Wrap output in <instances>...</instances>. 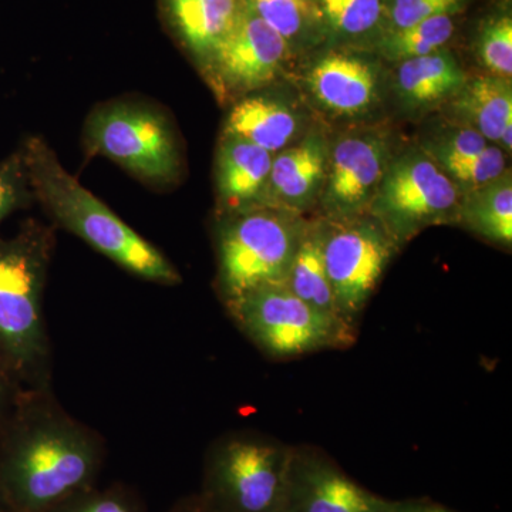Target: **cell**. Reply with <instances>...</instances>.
I'll list each match as a JSON object with an SVG mask.
<instances>
[{
  "mask_svg": "<svg viewBox=\"0 0 512 512\" xmlns=\"http://www.w3.org/2000/svg\"><path fill=\"white\" fill-rule=\"evenodd\" d=\"M103 437L59 403L52 387L23 389L0 427V498L8 512H47L97 484Z\"/></svg>",
  "mask_w": 512,
  "mask_h": 512,
  "instance_id": "obj_1",
  "label": "cell"
},
{
  "mask_svg": "<svg viewBox=\"0 0 512 512\" xmlns=\"http://www.w3.org/2000/svg\"><path fill=\"white\" fill-rule=\"evenodd\" d=\"M20 151L33 197L57 227L138 279L163 286L181 284L173 262L83 187L42 137L26 138Z\"/></svg>",
  "mask_w": 512,
  "mask_h": 512,
  "instance_id": "obj_2",
  "label": "cell"
},
{
  "mask_svg": "<svg viewBox=\"0 0 512 512\" xmlns=\"http://www.w3.org/2000/svg\"><path fill=\"white\" fill-rule=\"evenodd\" d=\"M56 248L53 225L28 220L0 237V355L25 389L52 387L45 289Z\"/></svg>",
  "mask_w": 512,
  "mask_h": 512,
  "instance_id": "obj_3",
  "label": "cell"
},
{
  "mask_svg": "<svg viewBox=\"0 0 512 512\" xmlns=\"http://www.w3.org/2000/svg\"><path fill=\"white\" fill-rule=\"evenodd\" d=\"M306 221L278 208L220 215L217 289L222 303L266 285H286Z\"/></svg>",
  "mask_w": 512,
  "mask_h": 512,
  "instance_id": "obj_4",
  "label": "cell"
},
{
  "mask_svg": "<svg viewBox=\"0 0 512 512\" xmlns=\"http://www.w3.org/2000/svg\"><path fill=\"white\" fill-rule=\"evenodd\" d=\"M293 446L254 433H229L205 454L201 493L208 512H282Z\"/></svg>",
  "mask_w": 512,
  "mask_h": 512,
  "instance_id": "obj_5",
  "label": "cell"
},
{
  "mask_svg": "<svg viewBox=\"0 0 512 512\" xmlns=\"http://www.w3.org/2000/svg\"><path fill=\"white\" fill-rule=\"evenodd\" d=\"M83 136L87 156L109 158L143 183L167 187L183 174L177 131L167 114L151 104H100L87 117Z\"/></svg>",
  "mask_w": 512,
  "mask_h": 512,
  "instance_id": "obj_6",
  "label": "cell"
},
{
  "mask_svg": "<svg viewBox=\"0 0 512 512\" xmlns=\"http://www.w3.org/2000/svg\"><path fill=\"white\" fill-rule=\"evenodd\" d=\"M224 306L235 326L269 359H295L356 342V328L313 308L286 285L252 289Z\"/></svg>",
  "mask_w": 512,
  "mask_h": 512,
  "instance_id": "obj_7",
  "label": "cell"
},
{
  "mask_svg": "<svg viewBox=\"0 0 512 512\" xmlns=\"http://www.w3.org/2000/svg\"><path fill=\"white\" fill-rule=\"evenodd\" d=\"M461 192L421 148L392 157L367 215L397 247L434 225H457Z\"/></svg>",
  "mask_w": 512,
  "mask_h": 512,
  "instance_id": "obj_8",
  "label": "cell"
},
{
  "mask_svg": "<svg viewBox=\"0 0 512 512\" xmlns=\"http://www.w3.org/2000/svg\"><path fill=\"white\" fill-rule=\"evenodd\" d=\"M323 256L340 318L357 329L360 315L399 251L370 215L346 221L322 220Z\"/></svg>",
  "mask_w": 512,
  "mask_h": 512,
  "instance_id": "obj_9",
  "label": "cell"
},
{
  "mask_svg": "<svg viewBox=\"0 0 512 512\" xmlns=\"http://www.w3.org/2000/svg\"><path fill=\"white\" fill-rule=\"evenodd\" d=\"M292 50L244 5L234 28L200 67L222 101H238L274 82Z\"/></svg>",
  "mask_w": 512,
  "mask_h": 512,
  "instance_id": "obj_10",
  "label": "cell"
},
{
  "mask_svg": "<svg viewBox=\"0 0 512 512\" xmlns=\"http://www.w3.org/2000/svg\"><path fill=\"white\" fill-rule=\"evenodd\" d=\"M390 160L389 137L379 130L356 131L330 144L328 170L318 201L325 220L346 221L367 215Z\"/></svg>",
  "mask_w": 512,
  "mask_h": 512,
  "instance_id": "obj_11",
  "label": "cell"
},
{
  "mask_svg": "<svg viewBox=\"0 0 512 512\" xmlns=\"http://www.w3.org/2000/svg\"><path fill=\"white\" fill-rule=\"evenodd\" d=\"M393 501L357 484L316 448L293 447L282 512H392Z\"/></svg>",
  "mask_w": 512,
  "mask_h": 512,
  "instance_id": "obj_12",
  "label": "cell"
},
{
  "mask_svg": "<svg viewBox=\"0 0 512 512\" xmlns=\"http://www.w3.org/2000/svg\"><path fill=\"white\" fill-rule=\"evenodd\" d=\"M330 144L311 131L292 147L275 154L261 207L301 215L319 201L328 170Z\"/></svg>",
  "mask_w": 512,
  "mask_h": 512,
  "instance_id": "obj_13",
  "label": "cell"
},
{
  "mask_svg": "<svg viewBox=\"0 0 512 512\" xmlns=\"http://www.w3.org/2000/svg\"><path fill=\"white\" fill-rule=\"evenodd\" d=\"M306 84L319 106L336 116H360L379 101L376 63L346 50H333L315 60Z\"/></svg>",
  "mask_w": 512,
  "mask_h": 512,
  "instance_id": "obj_14",
  "label": "cell"
},
{
  "mask_svg": "<svg viewBox=\"0 0 512 512\" xmlns=\"http://www.w3.org/2000/svg\"><path fill=\"white\" fill-rule=\"evenodd\" d=\"M272 160L264 148L222 134L215 160L220 215L261 208Z\"/></svg>",
  "mask_w": 512,
  "mask_h": 512,
  "instance_id": "obj_15",
  "label": "cell"
},
{
  "mask_svg": "<svg viewBox=\"0 0 512 512\" xmlns=\"http://www.w3.org/2000/svg\"><path fill=\"white\" fill-rule=\"evenodd\" d=\"M174 36L198 67L227 37L241 15L242 0H160Z\"/></svg>",
  "mask_w": 512,
  "mask_h": 512,
  "instance_id": "obj_16",
  "label": "cell"
},
{
  "mask_svg": "<svg viewBox=\"0 0 512 512\" xmlns=\"http://www.w3.org/2000/svg\"><path fill=\"white\" fill-rule=\"evenodd\" d=\"M468 82L467 73L444 47L427 56L399 63L397 96L410 110H429L448 103Z\"/></svg>",
  "mask_w": 512,
  "mask_h": 512,
  "instance_id": "obj_17",
  "label": "cell"
},
{
  "mask_svg": "<svg viewBox=\"0 0 512 512\" xmlns=\"http://www.w3.org/2000/svg\"><path fill=\"white\" fill-rule=\"evenodd\" d=\"M299 128L298 113L285 101L252 93L235 101L222 134L242 138L275 156L295 140Z\"/></svg>",
  "mask_w": 512,
  "mask_h": 512,
  "instance_id": "obj_18",
  "label": "cell"
},
{
  "mask_svg": "<svg viewBox=\"0 0 512 512\" xmlns=\"http://www.w3.org/2000/svg\"><path fill=\"white\" fill-rule=\"evenodd\" d=\"M447 104L458 126L477 131L497 146L505 127L512 126L511 80L494 76L468 79Z\"/></svg>",
  "mask_w": 512,
  "mask_h": 512,
  "instance_id": "obj_19",
  "label": "cell"
},
{
  "mask_svg": "<svg viewBox=\"0 0 512 512\" xmlns=\"http://www.w3.org/2000/svg\"><path fill=\"white\" fill-rule=\"evenodd\" d=\"M457 225L500 247L512 244V180L507 171L497 180L461 194Z\"/></svg>",
  "mask_w": 512,
  "mask_h": 512,
  "instance_id": "obj_20",
  "label": "cell"
},
{
  "mask_svg": "<svg viewBox=\"0 0 512 512\" xmlns=\"http://www.w3.org/2000/svg\"><path fill=\"white\" fill-rule=\"evenodd\" d=\"M286 286L313 308L340 318L323 256L322 220L306 222Z\"/></svg>",
  "mask_w": 512,
  "mask_h": 512,
  "instance_id": "obj_21",
  "label": "cell"
},
{
  "mask_svg": "<svg viewBox=\"0 0 512 512\" xmlns=\"http://www.w3.org/2000/svg\"><path fill=\"white\" fill-rule=\"evenodd\" d=\"M295 50L305 49L325 36L315 0H242Z\"/></svg>",
  "mask_w": 512,
  "mask_h": 512,
  "instance_id": "obj_22",
  "label": "cell"
},
{
  "mask_svg": "<svg viewBox=\"0 0 512 512\" xmlns=\"http://www.w3.org/2000/svg\"><path fill=\"white\" fill-rule=\"evenodd\" d=\"M325 33L338 39L380 36L386 0H315Z\"/></svg>",
  "mask_w": 512,
  "mask_h": 512,
  "instance_id": "obj_23",
  "label": "cell"
},
{
  "mask_svg": "<svg viewBox=\"0 0 512 512\" xmlns=\"http://www.w3.org/2000/svg\"><path fill=\"white\" fill-rule=\"evenodd\" d=\"M454 16H437L410 28L377 37V52L390 62H404L444 49L454 35Z\"/></svg>",
  "mask_w": 512,
  "mask_h": 512,
  "instance_id": "obj_24",
  "label": "cell"
},
{
  "mask_svg": "<svg viewBox=\"0 0 512 512\" xmlns=\"http://www.w3.org/2000/svg\"><path fill=\"white\" fill-rule=\"evenodd\" d=\"M447 177L456 184L461 194L497 180L507 173V156L497 144L485 150L461 158H444L434 161Z\"/></svg>",
  "mask_w": 512,
  "mask_h": 512,
  "instance_id": "obj_25",
  "label": "cell"
},
{
  "mask_svg": "<svg viewBox=\"0 0 512 512\" xmlns=\"http://www.w3.org/2000/svg\"><path fill=\"white\" fill-rule=\"evenodd\" d=\"M476 50L481 64L498 79L512 76V19L510 12L490 16L478 32Z\"/></svg>",
  "mask_w": 512,
  "mask_h": 512,
  "instance_id": "obj_26",
  "label": "cell"
},
{
  "mask_svg": "<svg viewBox=\"0 0 512 512\" xmlns=\"http://www.w3.org/2000/svg\"><path fill=\"white\" fill-rule=\"evenodd\" d=\"M47 512H147L143 498L130 485L114 483L109 487L86 488L66 498Z\"/></svg>",
  "mask_w": 512,
  "mask_h": 512,
  "instance_id": "obj_27",
  "label": "cell"
},
{
  "mask_svg": "<svg viewBox=\"0 0 512 512\" xmlns=\"http://www.w3.org/2000/svg\"><path fill=\"white\" fill-rule=\"evenodd\" d=\"M466 2L467 0H386L380 36L410 28L437 16L457 15Z\"/></svg>",
  "mask_w": 512,
  "mask_h": 512,
  "instance_id": "obj_28",
  "label": "cell"
},
{
  "mask_svg": "<svg viewBox=\"0 0 512 512\" xmlns=\"http://www.w3.org/2000/svg\"><path fill=\"white\" fill-rule=\"evenodd\" d=\"M32 187L22 151L0 160V224L13 212L25 210L32 202Z\"/></svg>",
  "mask_w": 512,
  "mask_h": 512,
  "instance_id": "obj_29",
  "label": "cell"
},
{
  "mask_svg": "<svg viewBox=\"0 0 512 512\" xmlns=\"http://www.w3.org/2000/svg\"><path fill=\"white\" fill-rule=\"evenodd\" d=\"M25 389L19 380L16 379L15 373L12 372L6 360L0 355V427L3 421L12 412L16 400H18L20 392Z\"/></svg>",
  "mask_w": 512,
  "mask_h": 512,
  "instance_id": "obj_30",
  "label": "cell"
},
{
  "mask_svg": "<svg viewBox=\"0 0 512 512\" xmlns=\"http://www.w3.org/2000/svg\"><path fill=\"white\" fill-rule=\"evenodd\" d=\"M392 512H453L430 500L393 501Z\"/></svg>",
  "mask_w": 512,
  "mask_h": 512,
  "instance_id": "obj_31",
  "label": "cell"
},
{
  "mask_svg": "<svg viewBox=\"0 0 512 512\" xmlns=\"http://www.w3.org/2000/svg\"><path fill=\"white\" fill-rule=\"evenodd\" d=\"M168 512H208L207 508L202 505L198 495L195 497L184 498V500L178 501Z\"/></svg>",
  "mask_w": 512,
  "mask_h": 512,
  "instance_id": "obj_32",
  "label": "cell"
},
{
  "mask_svg": "<svg viewBox=\"0 0 512 512\" xmlns=\"http://www.w3.org/2000/svg\"><path fill=\"white\" fill-rule=\"evenodd\" d=\"M0 512H8L6 511L5 504H3L2 498H0Z\"/></svg>",
  "mask_w": 512,
  "mask_h": 512,
  "instance_id": "obj_33",
  "label": "cell"
}]
</instances>
